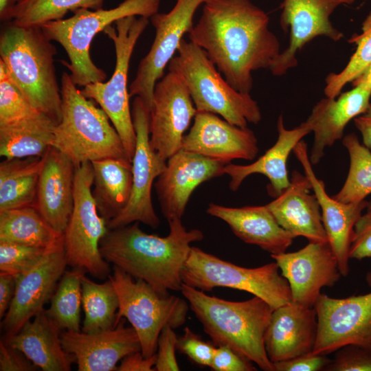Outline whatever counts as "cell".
Masks as SVG:
<instances>
[{"label": "cell", "mask_w": 371, "mask_h": 371, "mask_svg": "<svg viewBox=\"0 0 371 371\" xmlns=\"http://www.w3.org/2000/svg\"><path fill=\"white\" fill-rule=\"evenodd\" d=\"M278 139L256 161L249 165L228 164L224 172L230 177L229 188L236 191L245 178L254 174H261L267 177L268 194L278 196L290 185L287 170V159L294 147L304 137L312 132L310 125L305 121L293 129H287L283 117L280 115L277 122Z\"/></svg>", "instance_id": "obj_27"}, {"label": "cell", "mask_w": 371, "mask_h": 371, "mask_svg": "<svg viewBox=\"0 0 371 371\" xmlns=\"http://www.w3.org/2000/svg\"><path fill=\"white\" fill-rule=\"evenodd\" d=\"M181 149L227 163L252 160L259 152L257 138L248 127L233 125L208 112L196 113L190 131L183 136Z\"/></svg>", "instance_id": "obj_20"}, {"label": "cell", "mask_w": 371, "mask_h": 371, "mask_svg": "<svg viewBox=\"0 0 371 371\" xmlns=\"http://www.w3.org/2000/svg\"><path fill=\"white\" fill-rule=\"evenodd\" d=\"M353 120L355 127L361 135L363 144L371 150V102L366 111Z\"/></svg>", "instance_id": "obj_50"}, {"label": "cell", "mask_w": 371, "mask_h": 371, "mask_svg": "<svg viewBox=\"0 0 371 371\" xmlns=\"http://www.w3.org/2000/svg\"><path fill=\"white\" fill-rule=\"evenodd\" d=\"M206 212L225 221L242 241L271 255L286 252L295 238L278 223L266 205L228 207L211 203Z\"/></svg>", "instance_id": "obj_28"}, {"label": "cell", "mask_w": 371, "mask_h": 371, "mask_svg": "<svg viewBox=\"0 0 371 371\" xmlns=\"http://www.w3.org/2000/svg\"><path fill=\"white\" fill-rule=\"evenodd\" d=\"M216 346H227L264 371H275L264 336L274 308L254 296L234 302L207 295L182 283L180 291Z\"/></svg>", "instance_id": "obj_3"}, {"label": "cell", "mask_w": 371, "mask_h": 371, "mask_svg": "<svg viewBox=\"0 0 371 371\" xmlns=\"http://www.w3.org/2000/svg\"><path fill=\"white\" fill-rule=\"evenodd\" d=\"M202 14L189 31L229 84L249 93L252 73L269 69L280 43L269 29V16L250 0H205Z\"/></svg>", "instance_id": "obj_1"}, {"label": "cell", "mask_w": 371, "mask_h": 371, "mask_svg": "<svg viewBox=\"0 0 371 371\" xmlns=\"http://www.w3.org/2000/svg\"><path fill=\"white\" fill-rule=\"evenodd\" d=\"M93 179L91 162L76 167L74 208L63 233V243L67 265L105 280L111 269L100 252V243L109 227L107 221L99 214L93 196Z\"/></svg>", "instance_id": "obj_11"}, {"label": "cell", "mask_w": 371, "mask_h": 371, "mask_svg": "<svg viewBox=\"0 0 371 371\" xmlns=\"http://www.w3.org/2000/svg\"><path fill=\"white\" fill-rule=\"evenodd\" d=\"M349 258L359 260L371 258V201H368L355 225Z\"/></svg>", "instance_id": "obj_43"}, {"label": "cell", "mask_w": 371, "mask_h": 371, "mask_svg": "<svg viewBox=\"0 0 371 371\" xmlns=\"http://www.w3.org/2000/svg\"><path fill=\"white\" fill-rule=\"evenodd\" d=\"M177 52L168 68L181 76L197 112L219 115L241 128L261 120L258 102L232 87L202 48L183 39Z\"/></svg>", "instance_id": "obj_6"}, {"label": "cell", "mask_w": 371, "mask_h": 371, "mask_svg": "<svg viewBox=\"0 0 371 371\" xmlns=\"http://www.w3.org/2000/svg\"><path fill=\"white\" fill-rule=\"evenodd\" d=\"M205 0H177L168 12L156 13L149 19L155 30L153 43L141 60L128 87L130 97H139L150 108L156 83L177 52L185 34L193 26V17Z\"/></svg>", "instance_id": "obj_13"}, {"label": "cell", "mask_w": 371, "mask_h": 371, "mask_svg": "<svg viewBox=\"0 0 371 371\" xmlns=\"http://www.w3.org/2000/svg\"><path fill=\"white\" fill-rule=\"evenodd\" d=\"M144 16H129L115 22L103 31L112 41L115 51L113 74L106 82L85 87L81 93L100 105L118 133L125 151L132 161L136 146V133L129 104L128 74L135 45L149 24Z\"/></svg>", "instance_id": "obj_9"}, {"label": "cell", "mask_w": 371, "mask_h": 371, "mask_svg": "<svg viewBox=\"0 0 371 371\" xmlns=\"http://www.w3.org/2000/svg\"><path fill=\"white\" fill-rule=\"evenodd\" d=\"M161 0H124L111 9H79L67 19L47 23L41 26L45 36L58 43L65 50L69 63L64 62L77 86L104 82L106 74L92 60L91 44L100 32L126 16L150 19L158 12Z\"/></svg>", "instance_id": "obj_7"}, {"label": "cell", "mask_w": 371, "mask_h": 371, "mask_svg": "<svg viewBox=\"0 0 371 371\" xmlns=\"http://www.w3.org/2000/svg\"><path fill=\"white\" fill-rule=\"evenodd\" d=\"M132 117L136 133V146L132 159L133 186L125 208L108 223L109 229L141 222L156 229L160 224L152 202L155 179L164 171V160L150 142V108L139 98L132 104Z\"/></svg>", "instance_id": "obj_12"}, {"label": "cell", "mask_w": 371, "mask_h": 371, "mask_svg": "<svg viewBox=\"0 0 371 371\" xmlns=\"http://www.w3.org/2000/svg\"><path fill=\"white\" fill-rule=\"evenodd\" d=\"M92 190L99 214L109 223L127 205L132 190V163L107 158L91 162Z\"/></svg>", "instance_id": "obj_30"}, {"label": "cell", "mask_w": 371, "mask_h": 371, "mask_svg": "<svg viewBox=\"0 0 371 371\" xmlns=\"http://www.w3.org/2000/svg\"><path fill=\"white\" fill-rule=\"evenodd\" d=\"M155 183L161 212L168 222L181 219L189 199L201 183L224 175L229 164L183 149L171 156Z\"/></svg>", "instance_id": "obj_19"}, {"label": "cell", "mask_w": 371, "mask_h": 371, "mask_svg": "<svg viewBox=\"0 0 371 371\" xmlns=\"http://www.w3.org/2000/svg\"><path fill=\"white\" fill-rule=\"evenodd\" d=\"M61 330L44 308L3 341L43 371H69L75 359L63 348Z\"/></svg>", "instance_id": "obj_29"}, {"label": "cell", "mask_w": 371, "mask_h": 371, "mask_svg": "<svg viewBox=\"0 0 371 371\" xmlns=\"http://www.w3.org/2000/svg\"><path fill=\"white\" fill-rule=\"evenodd\" d=\"M317 325L314 307L292 300L274 308L264 336L269 360L273 363L313 352Z\"/></svg>", "instance_id": "obj_23"}, {"label": "cell", "mask_w": 371, "mask_h": 371, "mask_svg": "<svg viewBox=\"0 0 371 371\" xmlns=\"http://www.w3.org/2000/svg\"><path fill=\"white\" fill-rule=\"evenodd\" d=\"M104 0H18L12 12L14 23L21 26L41 27L63 19L66 14L79 9L102 8Z\"/></svg>", "instance_id": "obj_37"}, {"label": "cell", "mask_w": 371, "mask_h": 371, "mask_svg": "<svg viewBox=\"0 0 371 371\" xmlns=\"http://www.w3.org/2000/svg\"><path fill=\"white\" fill-rule=\"evenodd\" d=\"M197 110L180 75L169 71L155 85L150 110V142L164 159L181 149Z\"/></svg>", "instance_id": "obj_15"}, {"label": "cell", "mask_w": 371, "mask_h": 371, "mask_svg": "<svg viewBox=\"0 0 371 371\" xmlns=\"http://www.w3.org/2000/svg\"><path fill=\"white\" fill-rule=\"evenodd\" d=\"M355 0H283L280 24L289 32L288 47L280 53L269 70L280 76L295 67L297 53L312 39L326 36L333 41L344 34L333 25L330 16L340 5H351Z\"/></svg>", "instance_id": "obj_16"}, {"label": "cell", "mask_w": 371, "mask_h": 371, "mask_svg": "<svg viewBox=\"0 0 371 371\" xmlns=\"http://www.w3.org/2000/svg\"><path fill=\"white\" fill-rule=\"evenodd\" d=\"M366 281L369 287L371 288V272H368L366 276Z\"/></svg>", "instance_id": "obj_53"}, {"label": "cell", "mask_w": 371, "mask_h": 371, "mask_svg": "<svg viewBox=\"0 0 371 371\" xmlns=\"http://www.w3.org/2000/svg\"><path fill=\"white\" fill-rule=\"evenodd\" d=\"M108 278L119 300L115 326L121 319H126L138 335L143 356H153L163 328L168 325L175 329L184 324L189 304L176 295L157 292L142 279L134 280L115 266Z\"/></svg>", "instance_id": "obj_8"}, {"label": "cell", "mask_w": 371, "mask_h": 371, "mask_svg": "<svg viewBox=\"0 0 371 371\" xmlns=\"http://www.w3.org/2000/svg\"><path fill=\"white\" fill-rule=\"evenodd\" d=\"M37 367L20 350L0 342L1 371H34Z\"/></svg>", "instance_id": "obj_47"}, {"label": "cell", "mask_w": 371, "mask_h": 371, "mask_svg": "<svg viewBox=\"0 0 371 371\" xmlns=\"http://www.w3.org/2000/svg\"><path fill=\"white\" fill-rule=\"evenodd\" d=\"M314 308L318 325L313 353L327 355L348 344L371 349V292L345 298L321 293Z\"/></svg>", "instance_id": "obj_14"}, {"label": "cell", "mask_w": 371, "mask_h": 371, "mask_svg": "<svg viewBox=\"0 0 371 371\" xmlns=\"http://www.w3.org/2000/svg\"><path fill=\"white\" fill-rule=\"evenodd\" d=\"M370 98V91L353 87L335 98L325 97L315 104L306 120L314 134L309 156L312 165L319 164L327 147L344 137L347 124L366 111Z\"/></svg>", "instance_id": "obj_26"}, {"label": "cell", "mask_w": 371, "mask_h": 371, "mask_svg": "<svg viewBox=\"0 0 371 371\" xmlns=\"http://www.w3.org/2000/svg\"><path fill=\"white\" fill-rule=\"evenodd\" d=\"M55 126L25 98L0 61V128L54 129Z\"/></svg>", "instance_id": "obj_33"}, {"label": "cell", "mask_w": 371, "mask_h": 371, "mask_svg": "<svg viewBox=\"0 0 371 371\" xmlns=\"http://www.w3.org/2000/svg\"><path fill=\"white\" fill-rule=\"evenodd\" d=\"M289 283L292 300L314 307L323 287L333 286L342 276L328 243H308L298 251L272 254Z\"/></svg>", "instance_id": "obj_18"}, {"label": "cell", "mask_w": 371, "mask_h": 371, "mask_svg": "<svg viewBox=\"0 0 371 371\" xmlns=\"http://www.w3.org/2000/svg\"><path fill=\"white\" fill-rule=\"evenodd\" d=\"M123 319L114 328L98 333L63 330V348L71 354L79 371H115L126 356L141 351L135 329L124 326Z\"/></svg>", "instance_id": "obj_21"}, {"label": "cell", "mask_w": 371, "mask_h": 371, "mask_svg": "<svg viewBox=\"0 0 371 371\" xmlns=\"http://www.w3.org/2000/svg\"><path fill=\"white\" fill-rule=\"evenodd\" d=\"M324 371H371V349L348 344L335 351Z\"/></svg>", "instance_id": "obj_41"}, {"label": "cell", "mask_w": 371, "mask_h": 371, "mask_svg": "<svg viewBox=\"0 0 371 371\" xmlns=\"http://www.w3.org/2000/svg\"><path fill=\"white\" fill-rule=\"evenodd\" d=\"M16 276L0 272V317L5 315L13 300Z\"/></svg>", "instance_id": "obj_49"}, {"label": "cell", "mask_w": 371, "mask_h": 371, "mask_svg": "<svg viewBox=\"0 0 371 371\" xmlns=\"http://www.w3.org/2000/svg\"><path fill=\"white\" fill-rule=\"evenodd\" d=\"M303 167L304 175L311 184L321 208L322 218L328 243L335 254L339 271L346 277L349 273V251L355 225L366 208L368 201L343 203L329 196L323 181L319 179L312 168L306 144L301 140L293 150Z\"/></svg>", "instance_id": "obj_22"}, {"label": "cell", "mask_w": 371, "mask_h": 371, "mask_svg": "<svg viewBox=\"0 0 371 371\" xmlns=\"http://www.w3.org/2000/svg\"><path fill=\"white\" fill-rule=\"evenodd\" d=\"M60 89L61 120L54 127L52 146L76 167L107 158L132 163L106 113L81 93L67 71L61 75Z\"/></svg>", "instance_id": "obj_5"}, {"label": "cell", "mask_w": 371, "mask_h": 371, "mask_svg": "<svg viewBox=\"0 0 371 371\" xmlns=\"http://www.w3.org/2000/svg\"><path fill=\"white\" fill-rule=\"evenodd\" d=\"M67 265L64 243L49 249L27 271L16 276L15 293L1 322L5 338L15 335L44 309Z\"/></svg>", "instance_id": "obj_17"}, {"label": "cell", "mask_w": 371, "mask_h": 371, "mask_svg": "<svg viewBox=\"0 0 371 371\" xmlns=\"http://www.w3.org/2000/svg\"><path fill=\"white\" fill-rule=\"evenodd\" d=\"M54 129L0 128V155L5 159L43 157L52 146Z\"/></svg>", "instance_id": "obj_39"}, {"label": "cell", "mask_w": 371, "mask_h": 371, "mask_svg": "<svg viewBox=\"0 0 371 371\" xmlns=\"http://www.w3.org/2000/svg\"><path fill=\"white\" fill-rule=\"evenodd\" d=\"M289 186L267 204L278 223L295 238L302 236L308 242L328 243L321 208L311 184L305 175L293 170Z\"/></svg>", "instance_id": "obj_24"}, {"label": "cell", "mask_w": 371, "mask_h": 371, "mask_svg": "<svg viewBox=\"0 0 371 371\" xmlns=\"http://www.w3.org/2000/svg\"><path fill=\"white\" fill-rule=\"evenodd\" d=\"M48 250L0 241V272L15 276L22 274L32 268Z\"/></svg>", "instance_id": "obj_40"}, {"label": "cell", "mask_w": 371, "mask_h": 371, "mask_svg": "<svg viewBox=\"0 0 371 371\" xmlns=\"http://www.w3.org/2000/svg\"><path fill=\"white\" fill-rule=\"evenodd\" d=\"M342 144L349 155V170L343 186L333 196L343 203L361 202L371 194V152L354 133L344 136Z\"/></svg>", "instance_id": "obj_35"}, {"label": "cell", "mask_w": 371, "mask_h": 371, "mask_svg": "<svg viewBox=\"0 0 371 371\" xmlns=\"http://www.w3.org/2000/svg\"><path fill=\"white\" fill-rule=\"evenodd\" d=\"M18 0H0V19L3 22L12 20V12Z\"/></svg>", "instance_id": "obj_52"}, {"label": "cell", "mask_w": 371, "mask_h": 371, "mask_svg": "<svg viewBox=\"0 0 371 371\" xmlns=\"http://www.w3.org/2000/svg\"><path fill=\"white\" fill-rule=\"evenodd\" d=\"M157 360L156 353L145 357L141 351L133 352L121 360L118 371H153Z\"/></svg>", "instance_id": "obj_48"}, {"label": "cell", "mask_w": 371, "mask_h": 371, "mask_svg": "<svg viewBox=\"0 0 371 371\" xmlns=\"http://www.w3.org/2000/svg\"><path fill=\"white\" fill-rule=\"evenodd\" d=\"M44 157L5 159L0 164V211L34 206Z\"/></svg>", "instance_id": "obj_31"}, {"label": "cell", "mask_w": 371, "mask_h": 371, "mask_svg": "<svg viewBox=\"0 0 371 371\" xmlns=\"http://www.w3.org/2000/svg\"><path fill=\"white\" fill-rule=\"evenodd\" d=\"M0 241L49 249L63 243V234L30 205L0 211Z\"/></svg>", "instance_id": "obj_32"}, {"label": "cell", "mask_w": 371, "mask_h": 371, "mask_svg": "<svg viewBox=\"0 0 371 371\" xmlns=\"http://www.w3.org/2000/svg\"><path fill=\"white\" fill-rule=\"evenodd\" d=\"M168 223L170 232L165 237L145 233L139 222L109 229L100 241V252L109 263L144 280L163 295L181 291V269L190 244L204 236L198 229L187 230L181 219Z\"/></svg>", "instance_id": "obj_2"}, {"label": "cell", "mask_w": 371, "mask_h": 371, "mask_svg": "<svg viewBox=\"0 0 371 371\" xmlns=\"http://www.w3.org/2000/svg\"><path fill=\"white\" fill-rule=\"evenodd\" d=\"M210 368L214 371H256L253 362L227 346L216 347Z\"/></svg>", "instance_id": "obj_45"}, {"label": "cell", "mask_w": 371, "mask_h": 371, "mask_svg": "<svg viewBox=\"0 0 371 371\" xmlns=\"http://www.w3.org/2000/svg\"><path fill=\"white\" fill-rule=\"evenodd\" d=\"M85 271L74 268L60 280L51 299L48 315L63 330L80 331L82 276Z\"/></svg>", "instance_id": "obj_36"}, {"label": "cell", "mask_w": 371, "mask_h": 371, "mask_svg": "<svg viewBox=\"0 0 371 371\" xmlns=\"http://www.w3.org/2000/svg\"><path fill=\"white\" fill-rule=\"evenodd\" d=\"M76 166L51 146L44 157L34 206L44 219L63 234L74 208Z\"/></svg>", "instance_id": "obj_25"}, {"label": "cell", "mask_w": 371, "mask_h": 371, "mask_svg": "<svg viewBox=\"0 0 371 371\" xmlns=\"http://www.w3.org/2000/svg\"><path fill=\"white\" fill-rule=\"evenodd\" d=\"M279 271L276 262L247 268L192 247L181 276L183 283L204 292L216 287L234 289L258 296L276 308L292 301L289 283Z\"/></svg>", "instance_id": "obj_10"}, {"label": "cell", "mask_w": 371, "mask_h": 371, "mask_svg": "<svg viewBox=\"0 0 371 371\" xmlns=\"http://www.w3.org/2000/svg\"><path fill=\"white\" fill-rule=\"evenodd\" d=\"M216 347L212 341H205L188 327L185 328L177 343V350L192 362L208 367L211 365Z\"/></svg>", "instance_id": "obj_42"}, {"label": "cell", "mask_w": 371, "mask_h": 371, "mask_svg": "<svg viewBox=\"0 0 371 371\" xmlns=\"http://www.w3.org/2000/svg\"><path fill=\"white\" fill-rule=\"evenodd\" d=\"M177 339L178 337L174 328L168 325L163 328L158 339L155 370L177 371L180 370L175 355Z\"/></svg>", "instance_id": "obj_44"}, {"label": "cell", "mask_w": 371, "mask_h": 371, "mask_svg": "<svg viewBox=\"0 0 371 371\" xmlns=\"http://www.w3.org/2000/svg\"><path fill=\"white\" fill-rule=\"evenodd\" d=\"M81 283L85 314L81 331L93 333L114 328L119 300L111 280L108 278L102 283H98L84 273Z\"/></svg>", "instance_id": "obj_34"}, {"label": "cell", "mask_w": 371, "mask_h": 371, "mask_svg": "<svg viewBox=\"0 0 371 371\" xmlns=\"http://www.w3.org/2000/svg\"><path fill=\"white\" fill-rule=\"evenodd\" d=\"M348 42L355 45V51L346 67L339 73H330L326 79V97L337 98L343 88L371 65V10L361 25V32L353 34Z\"/></svg>", "instance_id": "obj_38"}, {"label": "cell", "mask_w": 371, "mask_h": 371, "mask_svg": "<svg viewBox=\"0 0 371 371\" xmlns=\"http://www.w3.org/2000/svg\"><path fill=\"white\" fill-rule=\"evenodd\" d=\"M350 83L352 87H361L371 91V65Z\"/></svg>", "instance_id": "obj_51"}, {"label": "cell", "mask_w": 371, "mask_h": 371, "mask_svg": "<svg viewBox=\"0 0 371 371\" xmlns=\"http://www.w3.org/2000/svg\"><path fill=\"white\" fill-rule=\"evenodd\" d=\"M325 355L313 352L293 359L273 363L275 371H324L330 361Z\"/></svg>", "instance_id": "obj_46"}, {"label": "cell", "mask_w": 371, "mask_h": 371, "mask_svg": "<svg viewBox=\"0 0 371 371\" xmlns=\"http://www.w3.org/2000/svg\"><path fill=\"white\" fill-rule=\"evenodd\" d=\"M55 46L41 27L7 22L0 35V61L25 98L55 124L61 120V89L54 65Z\"/></svg>", "instance_id": "obj_4"}]
</instances>
